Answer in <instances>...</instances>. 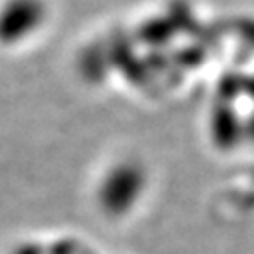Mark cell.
Here are the masks:
<instances>
[{
  "label": "cell",
  "mask_w": 254,
  "mask_h": 254,
  "mask_svg": "<svg viewBox=\"0 0 254 254\" xmlns=\"http://www.w3.org/2000/svg\"><path fill=\"white\" fill-rule=\"evenodd\" d=\"M46 20L44 0H0V46L28 42Z\"/></svg>",
  "instance_id": "6da1fadb"
}]
</instances>
